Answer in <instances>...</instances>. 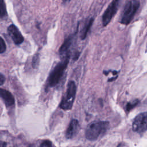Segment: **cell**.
<instances>
[{"label":"cell","instance_id":"obj_17","mask_svg":"<svg viewBox=\"0 0 147 147\" xmlns=\"http://www.w3.org/2000/svg\"><path fill=\"white\" fill-rule=\"evenodd\" d=\"M5 81V78L3 74L0 73V86L2 85Z\"/></svg>","mask_w":147,"mask_h":147},{"label":"cell","instance_id":"obj_2","mask_svg":"<svg viewBox=\"0 0 147 147\" xmlns=\"http://www.w3.org/2000/svg\"><path fill=\"white\" fill-rule=\"evenodd\" d=\"M109 126L108 121H95L90 123L86 129L85 136L90 141H95L103 136Z\"/></svg>","mask_w":147,"mask_h":147},{"label":"cell","instance_id":"obj_9","mask_svg":"<svg viewBox=\"0 0 147 147\" xmlns=\"http://www.w3.org/2000/svg\"><path fill=\"white\" fill-rule=\"evenodd\" d=\"M79 127L78 121L76 119H73L69 123V125L66 130L65 137L68 139H71L74 137L77 133Z\"/></svg>","mask_w":147,"mask_h":147},{"label":"cell","instance_id":"obj_14","mask_svg":"<svg viewBox=\"0 0 147 147\" xmlns=\"http://www.w3.org/2000/svg\"><path fill=\"white\" fill-rule=\"evenodd\" d=\"M6 49V44L3 39L0 36V53H3Z\"/></svg>","mask_w":147,"mask_h":147},{"label":"cell","instance_id":"obj_7","mask_svg":"<svg viewBox=\"0 0 147 147\" xmlns=\"http://www.w3.org/2000/svg\"><path fill=\"white\" fill-rule=\"evenodd\" d=\"M7 31L15 44L19 45L24 41V37L17 26L14 25H10L8 27Z\"/></svg>","mask_w":147,"mask_h":147},{"label":"cell","instance_id":"obj_5","mask_svg":"<svg viewBox=\"0 0 147 147\" xmlns=\"http://www.w3.org/2000/svg\"><path fill=\"white\" fill-rule=\"evenodd\" d=\"M122 0H113L102 16V24L103 26H107L118 11L119 4Z\"/></svg>","mask_w":147,"mask_h":147},{"label":"cell","instance_id":"obj_4","mask_svg":"<svg viewBox=\"0 0 147 147\" xmlns=\"http://www.w3.org/2000/svg\"><path fill=\"white\" fill-rule=\"evenodd\" d=\"M76 93V86L74 81L68 82L65 95L63 98L60 107L64 110H71L73 106Z\"/></svg>","mask_w":147,"mask_h":147},{"label":"cell","instance_id":"obj_13","mask_svg":"<svg viewBox=\"0 0 147 147\" xmlns=\"http://www.w3.org/2000/svg\"><path fill=\"white\" fill-rule=\"evenodd\" d=\"M139 101L138 100L136 99V100H134L131 102H129L127 105H126V110L127 111H130L132 109H133L134 107H136Z\"/></svg>","mask_w":147,"mask_h":147},{"label":"cell","instance_id":"obj_18","mask_svg":"<svg viewBox=\"0 0 147 147\" xmlns=\"http://www.w3.org/2000/svg\"><path fill=\"white\" fill-rule=\"evenodd\" d=\"M62 1H63V3H68L71 0H62Z\"/></svg>","mask_w":147,"mask_h":147},{"label":"cell","instance_id":"obj_15","mask_svg":"<svg viewBox=\"0 0 147 147\" xmlns=\"http://www.w3.org/2000/svg\"><path fill=\"white\" fill-rule=\"evenodd\" d=\"M39 56L38 55H36L33 58V60H32V65L33 67L34 68H36L39 63Z\"/></svg>","mask_w":147,"mask_h":147},{"label":"cell","instance_id":"obj_10","mask_svg":"<svg viewBox=\"0 0 147 147\" xmlns=\"http://www.w3.org/2000/svg\"><path fill=\"white\" fill-rule=\"evenodd\" d=\"M0 97L3 99L7 106H11L14 104V96L7 90L0 88Z\"/></svg>","mask_w":147,"mask_h":147},{"label":"cell","instance_id":"obj_8","mask_svg":"<svg viewBox=\"0 0 147 147\" xmlns=\"http://www.w3.org/2000/svg\"><path fill=\"white\" fill-rule=\"evenodd\" d=\"M74 37L72 35L68 36L63 42V44L59 48V53L61 57H64L67 55H69V48L72 44Z\"/></svg>","mask_w":147,"mask_h":147},{"label":"cell","instance_id":"obj_6","mask_svg":"<svg viewBox=\"0 0 147 147\" xmlns=\"http://www.w3.org/2000/svg\"><path fill=\"white\" fill-rule=\"evenodd\" d=\"M147 129V113H141L138 114L133 120L132 129L134 131L140 134L144 133Z\"/></svg>","mask_w":147,"mask_h":147},{"label":"cell","instance_id":"obj_11","mask_svg":"<svg viewBox=\"0 0 147 147\" xmlns=\"http://www.w3.org/2000/svg\"><path fill=\"white\" fill-rule=\"evenodd\" d=\"M93 22H94V18H91L88 21V22H87L84 26V28L83 29L82 31V33H81V39L82 40H84L87 35V33L91 26V25H92L93 24Z\"/></svg>","mask_w":147,"mask_h":147},{"label":"cell","instance_id":"obj_12","mask_svg":"<svg viewBox=\"0 0 147 147\" xmlns=\"http://www.w3.org/2000/svg\"><path fill=\"white\" fill-rule=\"evenodd\" d=\"M7 11L6 5L3 0H0V18H3L6 16Z\"/></svg>","mask_w":147,"mask_h":147},{"label":"cell","instance_id":"obj_1","mask_svg":"<svg viewBox=\"0 0 147 147\" xmlns=\"http://www.w3.org/2000/svg\"><path fill=\"white\" fill-rule=\"evenodd\" d=\"M69 55L62 57L61 60L52 70L48 78V86L49 87H55L59 83L69 63Z\"/></svg>","mask_w":147,"mask_h":147},{"label":"cell","instance_id":"obj_16","mask_svg":"<svg viewBox=\"0 0 147 147\" xmlns=\"http://www.w3.org/2000/svg\"><path fill=\"white\" fill-rule=\"evenodd\" d=\"M40 147H52V142L49 140H45L41 143Z\"/></svg>","mask_w":147,"mask_h":147},{"label":"cell","instance_id":"obj_3","mask_svg":"<svg viewBox=\"0 0 147 147\" xmlns=\"http://www.w3.org/2000/svg\"><path fill=\"white\" fill-rule=\"evenodd\" d=\"M140 6L139 0H127L121 13L119 22L125 25L129 24L134 18Z\"/></svg>","mask_w":147,"mask_h":147}]
</instances>
